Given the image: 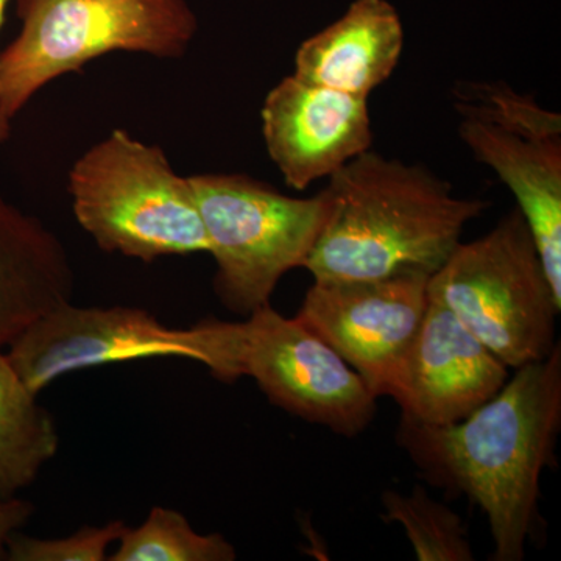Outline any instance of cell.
Masks as SVG:
<instances>
[{
    "label": "cell",
    "mask_w": 561,
    "mask_h": 561,
    "mask_svg": "<svg viewBox=\"0 0 561 561\" xmlns=\"http://www.w3.org/2000/svg\"><path fill=\"white\" fill-rule=\"evenodd\" d=\"M561 431V346L516 368L467 419L430 426L401 419L398 445L431 485L465 496L489 522L494 561H522L537 534L540 482Z\"/></svg>",
    "instance_id": "1"
},
{
    "label": "cell",
    "mask_w": 561,
    "mask_h": 561,
    "mask_svg": "<svg viewBox=\"0 0 561 561\" xmlns=\"http://www.w3.org/2000/svg\"><path fill=\"white\" fill-rule=\"evenodd\" d=\"M327 219L306 261L313 280L431 276L489 202L460 198L426 165L367 150L323 190Z\"/></svg>",
    "instance_id": "2"
},
{
    "label": "cell",
    "mask_w": 561,
    "mask_h": 561,
    "mask_svg": "<svg viewBox=\"0 0 561 561\" xmlns=\"http://www.w3.org/2000/svg\"><path fill=\"white\" fill-rule=\"evenodd\" d=\"M21 32L0 51V122L65 73L114 51L180 58L198 31L186 0H14Z\"/></svg>",
    "instance_id": "3"
},
{
    "label": "cell",
    "mask_w": 561,
    "mask_h": 561,
    "mask_svg": "<svg viewBox=\"0 0 561 561\" xmlns=\"http://www.w3.org/2000/svg\"><path fill=\"white\" fill-rule=\"evenodd\" d=\"M76 219L99 249L144 262L208 253L191 176L158 146L113 130L69 172Z\"/></svg>",
    "instance_id": "4"
},
{
    "label": "cell",
    "mask_w": 561,
    "mask_h": 561,
    "mask_svg": "<svg viewBox=\"0 0 561 561\" xmlns=\"http://www.w3.org/2000/svg\"><path fill=\"white\" fill-rule=\"evenodd\" d=\"M427 298L457 320L508 368L551 356L561 301L518 208L493 230L460 242L427 280Z\"/></svg>",
    "instance_id": "5"
},
{
    "label": "cell",
    "mask_w": 561,
    "mask_h": 561,
    "mask_svg": "<svg viewBox=\"0 0 561 561\" xmlns=\"http://www.w3.org/2000/svg\"><path fill=\"white\" fill-rule=\"evenodd\" d=\"M205 320V367L217 381L254 379L276 408L342 437L370 426L378 398L298 317L280 316L267 305L242 321Z\"/></svg>",
    "instance_id": "6"
},
{
    "label": "cell",
    "mask_w": 561,
    "mask_h": 561,
    "mask_svg": "<svg viewBox=\"0 0 561 561\" xmlns=\"http://www.w3.org/2000/svg\"><path fill=\"white\" fill-rule=\"evenodd\" d=\"M210 256L214 291L236 316L271 305L280 278L305 268L327 219L324 192L290 197L238 173L191 176Z\"/></svg>",
    "instance_id": "7"
},
{
    "label": "cell",
    "mask_w": 561,
    "mask_h": 561,
    "mask_svg": "<svg viewBox=\"0 0 561 561\" xmlns=\"http://www.w3.org/2000/svg\"><path fill=\"white\" fill-rule=\"evenodd\" d=\"M461 142L511 190L561 301V114L505 81L453 91Z\"/></svg>",
    "instance_id": "8"
},
{
    "label": "cell",
    "mask_w": 561,
    "mask_h": 561,
    "mask_svg": "<svg viewBox=\"0 0 561 561\" xmlns=\"http://www.w3.org/2000/svg\"><path fill=\"white\" fill-rule=\"evenodd\" d=\"M206 353L205 320L190 330H172L144 309L66 302L25 328L5 356L22 382L39 394L72 371L150 357H183L205 365Z\"/></svg>",
    "instance_id": "9"
},
{
    "label": "cell",
    "mask_w": 561,
    "mask_h": 561,
    "mask_svg": "<svg viewBox=\"0 0 561 561\" xmlns=\"http://www.w3.org/2000/svg\"><path fill=\"white\" fill-rule=\"evenodd\" d=\"M430 276L370 280H313L298 319L331 346L376 398L411 345L430 306Z\"/></svg>",
    "instance_id": "10"
},
{
    "label": "cell",
    "mask_w": 561,
    "mask_h": 561,
    "mask_svg": "<svg viewBox=\"0 0 561 561\" xmlns=\"http://www.w3.org/2000/svg\"><path fill=\"white\" fill-rule=\"evenodd\" d=\"M511 368L457 320L430 301L387 386L401 419L446 426L467 419L504 387Z\"/></svg>",
    "instance_id": "11"
},
{
    "label": "cell",
    "mask_w": 561,
    "mask_h": 561,
    "mask_svg": "<svg viewBox=\"0 0 561 561\" xmlns=\"http://www.w3.org/2000/svg\"><path fill=\"white\" fill-rule=\"evenodd\" d=\"M261 117L268 157L295 191L331 179L371 149L368 99L317 87L294 73L268 92Z\"/></svg>",
    "instance_id": "12"
},
{
    "label": "cell",
    "mask_w": 561,
    "mask_h": 561,
    "mask_svg": "<svg viewBox=\"0 0 561 561\" xmlns=\"http://www.w3.org/2000/svg\"><path fill=\"white\" fill-rule=\"evenodd\" d=\"M404 49V27L387 0H354L323 31L302 41L294 76L317 87L368 99L390 79Z\"/></svg>",
    "instance_id": "13"
},
{
    "label": "cell",
    "mask_w": 561,
    "mask_h": 561,
    "mask_svg": "<svg viewBox=\"0 0 561 561\" xmlns=\"http://www.w3.org/2000/svg\"><path fill=\"white\" fill-rule=\"evenodd\" d=\"M72 294V264L60 239L0 194V351Z\"/></svg>",
    "instance_id": "14"
},
{
    "label": "cell",
    "mask_w": 561,
    "mask_h": 561,
    "mask_svg": "<svg viewBox=\"0 0 561 561\" xmlns=\"http://www.w3.org/2000/svg\"><path fill=\"white\" fill-rule=\"evenodd\" d=\"M36 398L0 351V501L32 485L57 456L55 420Z\"/></svg>",
    "instance_id": "15"
},
{
    "label": "cell",
    "mask_w": 561,
    "mask_h": 561,
    "mask_svg": "<svg viewBox=\"0 0 561 561\" xmlns=\"http://www.w3.org/2000/svg\"><path fill=\"white\" fill-rule=\"evenodd\" d=\"M383 522L400 524L416 560L472 561L468 529L459 515L435 501L421 485L409 494L387 490L382 494Z\"/></svg>",
    "instance_id": "16"
},
{
    "label": "cell",
    "mask_w": 561,
    "mask_h": 561,
    "mask_svg": "<svg viewBox=\"0 0 561 561\" xmlns=\"http://www.w3.org/2000/svg\"><path fill=\"white\" fill-rule=\"evenodd\" d=\"M236 549L224 535L198 534L183 513L151 508L139 527H125L111 561H232Z\"/></svg>",
    "instance_id": "17"
},
{
    "label": "cell",
    "mask_w": 561,
    "mask_h": 561,
    "mask_svg": "<svg viewBox=\"0 0 561 561\" xmlns=\"http://www.w3.org/2000/svg\"><path fill=\"white\" fill-rule=\"evenodd\" d=\"M124 522H111L101 527H81L65 538H33L14 531L7 546L11 561H103L108 560L111 545L119 541Z\"/></svg>",
    "instance_id": "18"
},
{
    "label": "cell",
    "mask_w": 561,
    "mask_h": 561,
    "mask_svg": "<svg viewBox=\"0 0 561 561\" xmlns=\"http://www.w3.org/2000/svg\"><path fill=\"white\" fill-rule=\"evenodd\" d=\"M35 507L32 502L11 497L0 501V560H7V546L14 531L32 518Z\"/></svg>",
    "instance_id": "19"
},
{
    "label": "cell",
    "mask_w": 561,
    "mask_h": 561,
    "mask_svg": "<svg viewBox=\"0 0 561 561\" xmlns=\"http://www.w3.org/2000/svg\"><path fill=\"white\" fill-rule=\"evenodd\" d=\"M10 0H0V28H2L3 21H5L7 7Z\"/></svg>",
    "instance_id": "20"
}]
</instances>
